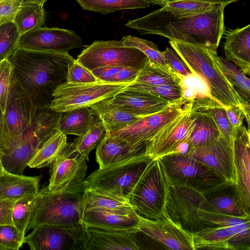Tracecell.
<instances>
[{
	"instance_id": "44",
	"label": "cell",
	"mask_w": 250,
	"mask_h": 250,
	"mask_svg": "<svg viewBox=\"0 0 250 250\" xmlns=\"http://www.w3.org/2000/svg\"><path fill=\"white\" fill-rule=\"evenodd\" d=\"M14 76L13 66L9 59L0 62V107L3 114Z\"/></svg>"
},
{
	"instance_id": "4",
	"label": "cell",
	"mask_w": 250,
	"mask_h": 250,
	"mask_svg": "<svg viewBox=\"0 0 250 250\" xmlns=\"http://www.w3.org/2000/svg\"><path fill=\"white\" fill-rule=\"evenodd\" d=\"M169 43L193 74L202 79L208 95L225 107L232 105L241 107L250 126V105L242 99L215 63L209 49L174 40H169Z\"/></svg>"
},
{
	"instance_id": "12",
	"label": "cell",
	"mask_w": 250,
	"mask_h": 250,
	"mask_svg": "<svg viewBox=\"0 0 250 250\" xmlns=\"http://www.w3.org/2000/svg\"><path fill=\"white\" fill-rule=\"evenodd\" d=\"M190 103V100L185 99L159 112L142 117L125 127L107 132L111 137L124 140L133 147L146 146V143L164 126L185 113Z\"/></svg>"
},
{
	"instance_id": "35",
	"label": "cell",
	"mask_w": 250,
	"mask_h": 250,
	"mask_svg": "<svg viewBox=\"0 0 250 250\" xmlns=\"http://www.w3.org/2000/svg\"><path fill=\"white\" fill-rule=\"evenodd\" d=\"M44 20L43 5L23 1L13 21L21 37L30 30L42 27Z\"/></svg>"
},
{
	"instance_id": "21",
	"label": "cell",
	"mask_w": 250,
	"mask_h": 250,
	"mask_svg": "<svg viewBox=\"0 0 250 250\" xmlns=\"http://www.w3.org/2000/svg\"><path fill=\"white\" fill-rule=\"evenodd\" d=\"M108 100L125 111L141 117L159 112L177 102L125 88Z\"/></svg>"
},
{
	"instance_id": "2",
	"label": "cell",
	"mask_w": 250,
	"mask_h": 250,
	"mask_svg": "<svg viewBox=\"0 0 250 250\" xmlns=\"http://www.w3.org/2000/svg\"><path fill=\"white\" fill-rule=\"evenodd\" d=\"M14 77L39 110L49 109L54 90L66 80L68 53L18 47L8 58Z\"/></svg>"
},
{
	"instance_id": "54",
	"label": "cell",
	"mask_w": 250,
	"mask_h": 250,
	"mask_svg": "<svg viewBox=\"0 0 250 250\" xmlns=\"http://www.w3.org/2000/svg\"><path fill=\"white\" fill-rule=\"evenodd\" d=\"M3 114L0 107V145L4 138Z\"/></svg>"
},
{
	"instance_id": "53",
	"label": "cell",
	"mask_w": 250,
	"mask_h": 250,
	"mask_svg": "<svg viewBox=\"0 0 250 250\" xmlns=\"http://www.w3.org/2000/svg\"><path fill=\"white\" fill-rule=\"evenodd\" d=\"M152 4H158L162 7L164 6L167 3L171 2L181 0H149ZM205 2H208L212 3L223 4L226 5L230 4L231 2L238 1L239 0H196Z\"/></svg>"
},
{
	"instance_id": "50",
	"label": "cell",
	"mask_w": 250,
	"mask_h": 250,
	"mask_svg": "<svg viewBox=\"0 0 250 250\" xmlns=\"http://www.w3.org/2000/svg\"><path fill=\"white\" fill-rule=\"evenodd\" d=\"M229 120L232 127L235 130L243 125L246 118L243 109L238 105H232L226 107Z\"/></svg>"
},
{
	"instance_id": "51",
	"label": "cell",
	"mask_w": 250,
	"mask_h": 250,
	"mask_svg": "<svg viewBox=\"0 0 250 250\" xmlns=\"http://www.w3.org/2000/svg\"><path fill=\"white\" fill-rule=\"evenodd\" d=\"M139 70L128 66H123L113 77L112 83H130L136 78Z\"/></svg>"
},
{
	"instance_id": "20",
	"label": "cell",
	"mask_w": 250,
	"mask_h": 250,
	"mask_svg": "<svg viewBox=\"0 0 250 250\" xmlns=\"http://www.w3.org/2000/svg\"><path fill=\"white\" fill-rule=\"evenodd\" d=\"M234 167L236 176L235 188L241 203L250 213V134L249 128L241 125L236 131L234 140Z\"/></svg>"
},
{
	"instance_id": "1",
	"label": "cell",
	"mask_w": 250,
	"mask_h": 250,
	"mask_svg": "<svg viewBox=\"0 0 250 250\" xmlns=\"http://www.w3.org/2000/svg\"><path fill=\"white\" fill-rule=\"evenodd\" d=\"M226 6L217 4L208 12L183 16L160 8L143 17L129 20L125 25L142 35H160L169 40L216 50L225 31Z\"/></svg>"
},
{
	"instance_id": "39",
	"label": "cell",
	"mask_w": 250,
	"mask_h": 250,
	"mask_svg": "<svg viewBox=\"0 0 250 250\" xmlns=\"http://www.w3.org/2000/svg\"><path fill=\"white\" fill-rule=\"evenodd\" d=\"M38 193L16 201L13 206L12 210L13 225L18 229L24 238L31 217Z\"/></svg>"
},
{
	"instance_id": "30",
	"label": "cell",
	"mask_w": 250,
	"mask_h": 250,
	"mask_svg": "<svg viewBox=\"0 0 250 250\" xmlns=\"http://www.w3.org/2000/svg\"><path fill=\"white\" fill-rule=\"evenodd\" d=\"M185 79L170 68L165 67L148 60L139 72L135 79L130 83L151 85L165 84H183Z\"/></svg>"
},
{
	"instance_id": "34",
	"label": "cell",
	"mask_w": 250,
	"mask_h": 250,
	"mask_svg": "<svg viewBox=\"0 0 250 250\" xmlns=\"http://www.w3.org/2000/svg\"><path fill=\"white\" fill-rule=\"evenodd\" d=\"M67 144L66 134L57 129L41 146L28 166L40 168L50 166Z\"/></svg>"
},
{
	"instance_id": "41",
	"label": "cell",
	"mask_w": 250,
	"mask_h": 250,
	"mask_svg": "<svg viewBox=\"0 0 250 250\" xmlns=\"http://www.w3.org/2000/svg\"><path fill=\"white\" fill-rule=\"evenodd\" d=\"M217 4L196 0H181L167 3L161 8L174 15L183 16L208 12Z\"/></svg>"
},
{
	"instance_id": "48",
	"label": "cell",
	"mask_w": 250,
	"mask_h": 250,
	"mask_svg": "<svg viewBox=\"0 0 250 250\" xmlns=\"http://www.w3.org/2000/svg\"><path fill=\"white\" fill-rule=\"evenodd\" d=\"M23 0H0V24L13 21Z\"/></svg>"
},
{
	"instance_id": "17",
	"label": "cell",
	"mask_w": 250,
	"mask_h": 250,
	"mask_svg": "<svg viewBox=\"0 0 250 250\" xmlns=\"http://www.w3.org/2000/svg\"><path fill=\"white\" fill-rule=\"evenodd\" d=\"M184 113L164 126L146 143L145 155L156 159L173 153L177 146L188 139L194 126L192 103Z\"/></svg>"
},
{
	"instance_id": "36",
	"label": "cell",
	"mask_w": 250,
	"mask_h": 250,
	"mask_svg": "<svg viewBox=\"0 0 250 250\" xmlns=\"http://www.w3.org/2000/svg\"><path fill=\"white\" fill-rule=\"evenodd\" d=\"M213 61L242 99L250 104V81L234 64L218 56L216 50L209 49Z\"/></svg>"
},
{
	"instance_id": "3",
	"label": "cell",
	"mask_w": 250,
	"mask_h": 250,
	"mask_svg": "<svg viewBox=\"0 0 250 250\" xmlns=\"http://www.w3.org/2000/svg\"><path fill=\"white\" fill-rule=\"evenodd\" d=\"M84 182L54 190L39 189L27 231L44 224L64 227L83 224L86 208Z\"/></svg>"
},
{
	"instance_id": "11",
	"label": "cell",
	"mask_w": 250,
	"mask_h": 250,
	"mask_svg": "<svg viewBox=\"0 0 250 250\" xmlns=\"http://www.w3.org/2000/svg\"><path fill=\"white\" fill-rule=\"evenodd\" d=\"M38 111L14 76L3 114L4 138L0 145L2 154L16 145Z\"/></svg>"
},
{
	"instance_id": "31",
	"label": "cell",
	"mask_w": 250,
	"mask_h": 250,
	"mask_svg": "<svg viewBox=\"0 0 250 250\" xmlns=\"http://www.w3.org/2000/svg\"><path fill=\"white\" fill-rule=\"evenodd\" d=\"M191 111L194 116V126L188 138L190 148L208 145L223 134L210 115L192 108Z\"/></svg>"
},
{
	"instance_id": "43",
	"label": "cell",
	"mask_w": 250,
	"mask_h": 250,
	"mask_svg": "<svg viewBox=\"0 0 250 250\" xmlns=\"http://www.w3.org/2000/svg\"><path fill=\"white\" fill-rule=\"evenodd\" d=\"M121 41L124 46L136 48L145 54L148 59L170 68L165 60L162 51H160L153 42L131 35L124 36Z\"/></svg>"
},
{
	"instance_id": "13",
	"label": "cell",
	"mask_w": 250,
	"mask_h": 250,
	"mask_svg": "<svg viewBox=\"0 0 250 250\" xmlns=\"http://www.w3.org/2000/svg\"><path fill=\"white\" fill-rule=\"evenodd\" d=\"M25 236L31 250H86L89 235L83 223L74 227L44 224Z\"/></svg>"
},
{
	"instance_id": "49",
	"label": "cell",
	"mask_w": 250,
	"mask_h": 250,
	"mask_svg": "<svg viewBox=\"0 0 250 250\" xmlns=\"http://www.w3.org/2000/svg\"><path fill=\"white\" fill-rule=\"evenodd\" d=\"M123 67L120 65H106L99 67L90 71L98 80L112 83L113 77Z\"/></svg>"
},
{
	"instance_id": "25",
	"label": "cell",
	"mask_w": 250,
	"mask_h": 250,
	"mask_svg": "<svg viewBox=\"0 0 250 250\" xmlns=\"http://www.w3.org/2000/svg\"><path fill=\"white\" fill-rule=\"evenodd\" d=\"M224 45L226 59L245 75H250V25L229 31Z\"/></svg>"
},
{
	"instance_id": "40",
	"label": "cell",
	"mask_w": 250,
	"mask_h": 250,
	"mask_svg": "<svg viewBox=\"0 0 250 250\" xmlns=\"http://www.w3.org/2000/svg\"><path fill=\"white\" fill-rule=\"evenodd\" d=\"M125 88L144 92L172 101H182L184 97V85L165 84L151 85L140 83H129Z\"/></svg>"
},
{
	"instance_id": "32",
	"label": "cell",
	"mask_w": 250,
	"mask_h": 250,
	"mask_svg": "<svg viewBox=\"0 0 250 250\" xmlns=\"http://www.w3.org/2000/svg\"><path fill=\"white\" fill-rule=\"evenodd\" d=\"M89 107H83L62 113L57 129L65 134L78 136L83 135L95 120Z\"/></svg>"
},
{
	"instance_id": "47",
	"label": "cell",
	"mask_w": 250,
	"mask_h": 250,
	"mask_svg": "<svg viewBox=\"0 0 250 250\" xmlns=\"http://www.w3.org/2000/svg\"><path fill=\"white\" fill-rule=\"evenodd\" d=\"M162 53L167 64L178 75L184 79L194 75L186 62L173 49L167 47Z\"/></svg>"
},
{
	"instance_id": "18",
	"label": "cell",
	"mask_w": 250,
	"mask_h": 250,
	"mask_svg": "<svg viewBox=\"0 0 250 250\" xmlns=\"http://www.w3.org/2000/svg\"><path fill=\"white\" fill-rule=\"evenodd\" d=\"M81 38L73 31L58 27H41L21 37L19 47L33 50L68 53L80 47Z\"/></svg>"
},
{
	"instance_id": "15",
	"label": "cell",
	"mask_w": 250,
	"mask_h": 250,
	"mask_svg": "<svg viewBox=\"0 0 250 250\" xmlns=\"http://www.w3.org/2000/svg\"><path fill=\"white\" fill-rule=\"evenodd\" d=\"M233 144L222 134L208 145L189 149L185 154L207 167L229 185L235 186Z\"/></svg>"
},
{
	"instance_id": "16",
	"label": "cell",
	"mask_w": 250,
	"mask_h": 250,
	"mask_svg": "<svg viewBox=\"0 0 250 250\" xmlns=\"http://www.w3.org/2000/svg\"><path fill=\"white\" fill-rule=\"evenodd\" d=\"M250 224L208 227L193 232L195 250H250Z\"/></svg>"
},
{
	"instance_id": "42",
	"label": "cell",
	"mask_w": 250,
	"mask_h": 250,
	"mask_svg": "<svg viewBox=\"0 0 250 250\" xmlns=\"http://www.w3.org/2000/svg\"><path fill=\"white\" fill-rule=\"evenodd\" d=\"M20 39L13 21L0 24V62L13 54L19 47Z\"/></svg>"
},
{
	"instance_id": "46",
	"label": "cell",
	"mask_w": 250,
	"mask_h": 250,
	"mask_svg": "<svg viewBox=\"0 0 250 250\" xmlns=\"http://www.w3.org/2000/svg\"><path fill=\"white\" fill-rule=\"evenodd\" d=\"M65 80L68 83H90L97 82L99 80L90 70L74 59L67 65Z\"/></svg>"
},
{
	"instance_id": "5",
	"label": "cell",
	"mask_w": 250,
	"mask_h": 250,
	"mask_svg": "<svg viewBox=\"0 0 250 250\" xmlns=\"http://www.w3.org/2000/svg\"><path fill=\"white\" fill-rule=\"evenodd\" d=\"M169 186L160 159H152L127 199L139 215L160 219L167 214L166 206Z\"/></svg>"
},
{
	"instance_id": "55",
	"label": "cell",
	"mask_w": 250,
	"mask_h": 250,
	"mask_svg": "<svg viewBox=\"0 0 250 250\" xmlns=\"http://www.w3.org/2000/svg\"><path fill=\"white\" fill-rule=\"evenodd\" d=\"M4 169L2 166V152L1 147L0 146V175L1 174V173L3 171Z\"/></svg>"
},
{
	"instance_id": "33",
	"label": "cell",
	"mask_w": 250,
	"mask_h": 250,
	"mask_svg": "<svg viewBox=\"0 0 250 250\" xmlns=\"http://www.w3.org/2000/svg\"><path fill=\"white\" fill-rule=\"evenodd\" d=\"M85 209H102L124 214L136 212L128 199L86 188Z\"/></svg>"
},
{
	"instance_id": "6",
	"label": "cell",
	"mask_w": 250,
	"mask_h": 250,
	"mask_svg": "<svg viewBox=\"0 0 250 250\" xmlns=\"http://www.w3.org/2000/svg\"><path fill=\"white\" fill-rule=\"evenodd\" d=\"M62 113L50 109L39 110L16 145L2 154L4 170L13 174H23L36 152L57 130Z\"/></svg>"
},
{
	"instance_id": "28",
	"label": "cell",
	"mask_w": 250,
	"mask_h": 250,
	"mask_svg": "<svg viewBox=\"0 0 250 250\" xmlns=\"http://www.w3.org/2000/svg\"><path fill=\"white\" fill-rule=\"evenodd\" d=\"M191 101L192 109L210 115L221 133L229 140L234 142L236 130L232 127L229 120L225 107L208 94H195Z\"/></svg>"
},
{
	"instance_id": "9",
	"label": "cell",
	"mask_w": 250,
	"mask_h": 250,
	"mask_svg": "<svg viewBox=\"0 0 250 250\" xmlns=\"http://www.w3.org/2000/svg\"><path fill=\"white\" fill-rule=\"evenodd\" d=\"M128 84L100 80L90 83L63 82L54 90L49 109L58 113L89 107L102 100L109 99Z\"/></svg>"
},
{
	"instance_id": "52",
	"label": "cell",
	"mask_w": 250,
	"mask_h": 250,
	"mask_svg": "<svg viewBox=\"0 0 250 250\" xmlns=\"http://www.w3.org/2000/svg\"><path fill=\"white\" fill-rule=\"evenodd\" d=\"M14 202L0 197V225L13 224L12 210Z\"/></svg>"
},
{
	"instance_id": "56",
	"label": "cell",
	"mask_w": 250,
	"mask_h": 250,
	"mask_svg": "<svg viewBox=\"0 0 250 250\" xmlns=\"http://www.w3.org/2000/svg\"><path fill=\"white\" fill-rule=\"evenodd\" d=\"M39 4H43L46 0H31Z\"/></svg>"
},
{
	"instance_id": "23",
	"label": "cell",
	"mask_w": 250,
	"mask_h": 250,
	"mask_svg": "<svg viewBox=\"0 0 250 250\" xmlns=\"http://www.w3.org/2000/svg\"><path fill=\"white\" fill-rule=\"evenodd\" d=\"M146 146L135 148L126 142L111 137L108 132L96 147V161L103 168L134 158L145 156Z\"/></svg>"
},
{
	"instance_id": "19",
	"label": "cell",
	"mask_w": 250,
	"mask_h": 250,
	"mask_svg": "<svg viewBox=\"0 0 250 250\" xmlns=\"http://www.w3.org/2000/svg\"><path fill=\"white\" fill-rule=\"evenodd\" d=\"M50 166L47 186L50 190L83 182L87 169L85 157L74 148L71 143L67 144Z\"/></svg>"
},
{
	"instance_id": "37",
	"label": "cell",
	"mask_w": 250,
	"mask_h": 250,
	"mask_svg": "<svg viewBox=\"0 0 250 250\" xmlns=\"http://www.w3.org/2000/svg\"><path fill=\"white\" fill-rule=\"evenodd\" d=\"M84 10L103 15L125 9L146 8L151 5L149 0H76Z\"/></svg>"
},
{
	"instance_id": "45",
	"label": "cell",
	"mask_w": 250,
	"mask_h": 250,
	"mask_svg": "<svg viewBox=\"0 0 250 250\" xmlns=\"http://www.w3.org/2000/svg\"><path fill=\"white\" fill-rule=\"evenodd\" d=\"M24 238L13 224L0 225V250H19Z\"/></svg>"
},
{
	"instance_id": "27",
	"label": "cell",
	"mask_w": 250,
	"mask_h": 250,
	"mask_svg": "<svg viewBox=\"0 0 250 250\" xmlns=\"http://www.w3.org/2000/svg\"><path fill=\"white\" fill-rule=\"evenodd\" d=\"M40 177L13 174L5 170L0 175V197L16 201L39 190Z\"/></svg>"
},
{
	"instance_id": "14",
	"label": "cell",
	"mask_w": 250,
	"mask_h": 250,
	"mask_svg": "<svg viewBox=\"0 0 250 250\" xmlns=\"http://www.w3.org/2000/svg\"><path fill=\"white\" fill-rule=\"evenodd\" d=\"M136 232L140 236L152 239L167 249L195 250L193 233L173 221L168 214L163 218L154 220L138 215Z\"/></svg>"
},
{
	"instance_id": "29",
	"label": "cell",
	"mask_w": 250,
	"mask_h": 250,
	"mask_svg": "<svg viewBox=\"0 0 250 250\" xmlns=\"http://www.w3.org/2000/svg\"><path fill=\"white\" fill-rule=\"evenodd\" d=\"M89 107L94 115L102 122L107 131L125 127L141 118L113 105L108 99L95 103Z\"/></svg>"
},
{
	"instance_id": "22",
	"label": "cell",
	"mask_w": 250,
	"mask_h": 250,
	"mask_svg": "<svg viewBox=\"0 0 250 250\" xmlns=\"http://www.w3.org/2000/svg\"><path fill=\"white\" fill-rule=\"evenodd\" d=\"M198 209L238 218H250V213L237 195L234 185L201 192L198 198L196 212Z\"/></svg>"
},
{
	"instance_id": "8",
	"label": "cell",
	"mask_w": 250,
	"mask_h": 250,
	"mask_svg": "<svg viewBox=\"0 0 250 250\" xmlns=\"http://www.w3.org/2000/svg\"><path fill=\"white\" fill-rule=\"evenodd\" d=\"M152 159L143 156L103 168L84 179L86 188L127 199Z\"/></svg>"
},
{
	"instance_id": "10",
	"label": "cell",
	"mask_w": 250,
	"mask_h": 250,
	"mask_svg": "<svg viewBox=\"0 0 250 250\" xmlns=\"http://www.w3.org/2000/svg\"><path fill=\"white\" fill-rule=\"evenodd\" d=\"M148 59L139 49L125 46L121 41H96L84 49L77 61L91 70L106 65L128 66L140 70Z\"/></svg>"
},
{
	"instance_id": "24",
	"label": "cell",
	"mask_w": 250,
	"mask_h": 250,
	"mask_svg": "<svg viewBox=\"0 0 250 250\" xmlns=\"http://www.w3.org/2000/svg\"><path fill=\"white\" fill-rule=\"evenodd\" d=\"M139 222L138 214H124L102 209H85L83 223L86 227L101 229L135 231Z\"/></svg>"
},
{
	"instance_id": "7",
	"label": "cell",
	"mask_w": 250,
	"mask_h": 250,
	"mask_svg": "<svg viewBox=\"0 0 250 250\" xmlns=\"http://www.w3.org/2000/svg\"><path fill=\"white\" fill-rule=\"evenodd\" d=\"M160 159L170 185L209 192L230 185L198 161L177 153Z\"/></svg>"
},
{
	"instance_id": "38",
	"label": "cell",
	"mask_w": 250,
	"mask_h": 250,
	"mask_svg": "<svg viewBox=\"0 0 250 250\" xmlns=\"http://www.w3.org/2000/svg\"><path fill=\"white\" fill-rule=\"evenodd\" d=\"M107 132L102 122L97 119L83 135L79 136L71 143L74 148L88 161L89 153L98 146Z\"/></svg>"
},
{
	"instance_id": "26",
	"label": "cell",
	"mask_w": 250,
	"mask_h": 250,
	"mask_svg": "<svg viewBox=\"0 0 250 250\" xmlns=\"http://www.w3.org/2000/svg\"><path fill=\"white\" fill-rule=\"evenodd\" d=\"M89 238L86 250H140L131 231L101 229L87 227Z\"/></svg>"
}]
</instances>
